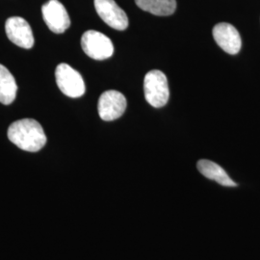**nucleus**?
<instances>
[{"label":"nucleus","instance_id":"nucleus-1","mask_svg":"<svg viewBox=\"0 0 260 260\" xmlns=\"http://www.w3.org/2000/svg\"><path fill=\"white\" fill-rule=\"evenodd\" d=\"M8 138L18 148L37 152L47 144V136L40 122L33 119H22L13 122L8 129Z\"/></svg>","mask_w":260,"mask_h":260},{"label":"nucleus","instance_id":"nucleus-2","mask_svg":"<svg viewBox=\"0 0 260 260\" xmlns=\"http://www.w3.org/2000/svg\"><path fill=\"white\" fill-rule=\"evenodd\" d=\"M144 92L146 101L151 106L160 108L166 105L170 96L166 75L157 70L149 72L145 76Z\"/></svg>","mask_w":260,"mask_h":260},{"label":"nucleus","instance_id":"nucleus-3","mask_svg":"<svg viewBox=\"0 0 260 260\" xmlns=\"http://www.w3.org/2000/svg\"><path fill=\"white\" fill-rule=\"evenodd\" d=\"M55 79L58 88L67 96L75 99L82 96L85 93L86 87L83 77L68 64L62 63L57 66Z\"/></svg>","mask_w":260,"mask_h":260},{"label":"nucleus","instance_id":"nucleus-4","mask_svg":"<svg viewBox=\"0 0 260 260\" xmlns=\"http://www.w3.org/2000/svg\"><path fill=\"white\" fill-rule=\"evenodd\" d=\"M81 47L84 52L94 60H105L114 53L111 40L95 30H88L81 38Z\"/></svg>","mask_w":260,"mask_h":260},{"label":"nucleus","instance_id":"nucleus-5","mask_svg":"<svg viewBox=\"0 0 260 260\" xmlns=\"http://www.w3.org/2000/svg\"><path fill=\"white\" fill-rule=\"evenodd\" d=\"M44 20L53 33L62 34L71 26V19L65 6L59 0H49L42 7Z\"/></svg>","mask_w":260,"mask_h":260},{"label":"nucleus","instance_id":"nucleus-6","mask_svg":"<svg viewBox=\"0 0 260 260\" xmlns=\"http://www.w3.org/2000/svg\"><path fill=\"white\" fill-rule=\"evenodd\" d=\"M98 109L99 115L103 121L117 120L123 115L126 109V99L118 91H106L99 100Z\"/></svg>","mask_w":260,"mask_h":260},{"label":"nucleus","instance_id":"nucleus-7","mask_svg":"<svg viewBox=\"0 0 260 260\" xmlns=\"http://www.w3.org/2000/svg\"><path fill=\"white\" fill-rule=\"evenodd\" d=\"M98 15L110 27L125 30L128 26V18L125 12L114 0H94Z\"/></svg>","mask_w":260,"mask_h":260},{"label":"nucleus","instance_id":"nucleus-8","mask_svg":"<svg viewBox=\"0 0 260 260\" xmlns=\"http://www.w3.org/2000/svg\"><path fill=\"white\" fill-rule=\"evenodd\" d=\"M5 31L10 41L16 46L30 49L34 46V36L30 24L19 17H12L6 20Z\"/></svg>","mask_w":260,"mask_h":260},{"label":"nucleus","instance_id":"nucleus-9","mask_svg":"<svg viewBox=\"0 0 260 260\" xmlns=\"http://www.w3.org/2000/svg\"><path fill=\"white\" fill-rule=\"evenodd\" d=\"M213 37L217 45L229 54H237L241 49V37L232 24L222 22L213 28Z\"/></svg>","mask_w":260,"mask_h":260},{"label":"nucleus","instance_id":"nucleus-10","mask_svg":"<svg viewBox=\"0 0 260 260\" xmlns=\"http://www.w3.org/2000/svg\"><path fill=\"white\" fill-rule=\"evenodd\" d=\"M199 172L205 177L216 181L217 183L225 187H235L237 184L233 181L226 172L220 165L210 160L202 159L197 163Z\"/></svg>","mask_w":260,"mask_h":260},{"label":"nucleus","instance_id":"nucleus-11","mask_svg":"<svg viewBox=\"0 0 260 260\" xmlns=\"http://www.w3.org/2000/svg\"><path fill=\"white\" fill-rule=\"evenodd\" d=\"M18 85L9 70L0 64V103L10 105L16 100Z\"/></svg>","mask_w":260,"mask_h":260},{"label":"nucleus","instance_id":"nucleus-12","mask_svg":"<svg viewBox=\"0 0 260 260\" xmlns=\"http://www.w3.org/2000/svg\"><path fill=\"white\" fill-rule=\"evenodd\" d=\"M137 6L155 16H170L177 9L176 0H135Z\"/></svg>","mask_w":260,"mask_h":260}]
</instances>
